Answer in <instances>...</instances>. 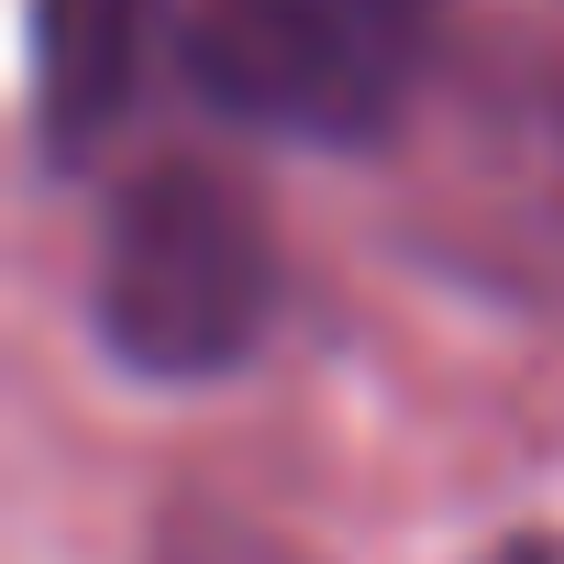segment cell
Instances as JSON below:
<instances>
[{
  "label": "cell",
  "mask_w": 564,
  "mask_h": 564,
  "mask_svg": "<svg viewBox=\"0 0 564 564\" xmlns=\"http://www.w3.org/2000/svg\"><path fill=\"white\" fill-rule=\"evenodd\" d=\"M78 322L133 388H221L276 333V232L221 155H144L89 232Z\"/></svg>",
  "instance_id": "6da1fadb"
},
{
  "label": "cell",
  "mask_w": 564,
  "mask_h": 564,
  "mask_svg": "<svg viewBox=\"0 0 564 564\" xmlns=\"http://www.w3.org/2000/svg\"><path fill=\"white\" fill-rule=\"evenodd\" d=\"M144 564H300L265 520H243L232 498H166L144 520Z\"/></svg>",
  "instance_id": "3957f363"
},
{
  "label": "cell",
  "mask_w": 564,
  "mask_h": 564,
  "mask_svg": "<svg viewBox=\"0 0 564 564\" xmlns=\"http://www.w3.org/2000/svg\"><path fill=\"white\" fill-rule=\"evenodd\" d=\"M432 0H188L177 78L210 122L300 144V155H377L421 89Z\"/></svg>",
  "instance_id": "7a4b0ae2"
}]
</instances>
